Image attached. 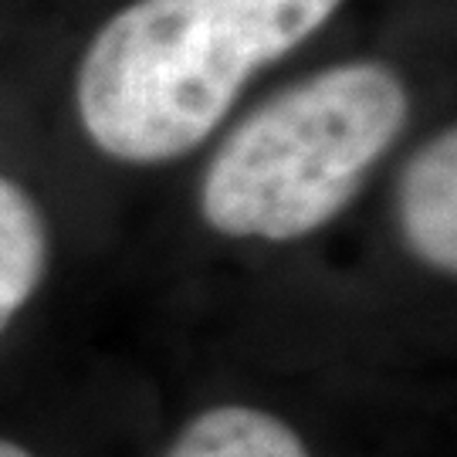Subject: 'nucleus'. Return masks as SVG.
<instances>
[{"label":"nucleus","mask_w":457,"mask_h":457,"mask_svg":"<svg viewBox=\"0 0 457 457\" xmlns=\"http://www.w3.org/2000/svg\"><path fill=\"white\" fill-rule=\"evenodd\" d=\"M51 230L41 204L0 173V336L45 285Z\"/></svg>","instance_id":"20e7f679"},{"label":"nucleus","mask_w":457,"mask_h":457,"mask_svg":"<svg viewBox=\"0 0 457 457\" xmlns=\"http://www.w3.org/2000/svg\"><path fill=\"white\" fill-rule=\"evenodd\" d=\"M0 457H34L28 447H21L17 441H7V437H0Z\"/></svg>","instance_id":"423d86ee"},{"label":"nucleus","mask_w":457,"mask_h":457,"mask_svg":"<svg viewBox=\"0 0 457 457\" xmlns=\"http://www.w3.org/2000/svg\"><path fill=\"white\" fill-rule=\"evenodd\" d=\"M345 0H129L88 41L79 122L119 163H173L204 146L247 82L302 48Z\"/></svg>","instance_id":"f257e3e1"},{"label":"nucleus","mask_w":457,"mask_h":457,"mask_svg":"<svg viewBox=\"0 0 457 457\" xmlns=\"http://www.w3.org/2000/svg\"><path fill=\"white\" fill-rule=\"evenodd\" d=\"M396 68L353 58L268 98L217 146L200 180L207 228L234 241H302L356 200L410 126Z\"/></svg>","instance_id":"f03ea898"},{"label":"nucleus","mask_w":457,"mask_h":457,"mask_svg":"<svg viewBox=\"0 0 457 457\" xmlns=\"http://www.w3.org/2000/svg\"><path fill=\"white\" fill-rule=\"evenodd\" d=\"M166 457H312L292 424L262 407L224 403L196 413Z\"/></svg>","instance_id":"39448f33"},{"label":"nucleus","mask_w":457,"mask_h":457,"mask_svg":"<svg viewBox=\"0 0 457 457\" xmlns=\"http://www.w3.org/2000/svg\"><path fill=\"white\" fill-rule=\"evenodd\" d=\"M396 217L410 254L454 278L457 271V129L434 132L400 170Z\"/></svg>","instance_id":"7ed1b4c3"}]
</instances>
